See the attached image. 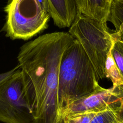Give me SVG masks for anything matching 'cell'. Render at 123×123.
I'll return each instance as SVG.
<instances>
[{"mask_svg":"<svg viewBox=\"0 0 123 123\" xmlns=\"http://www.w3.org/2000/svg\"><path fill=\"white\" fill-rule=\"evenodd\" d=\"M113 0H75L77 12L98 21L107 23Z\"/></svg>","mask_w":123,"mask_h":123,"instance_id":"cell-8","label":"cell"},{"mask_svg":"<svg viewBox=\"0 0 123 123\" xmlns=\"http://www.w3.org/2000/svg\"><path fill=\"white\" fill-rule=\"evenodd\" d=\"M42 8L47 12L49 13V6L48 0H37Z\"/></svg>","mask_w":123,"mask_h":123,"instance_id":"cell-16","label":"cell"},{"mask_svg":"<svg viewBox=\"0 0 123 123\" xmlns=\"http://www.w3.org/2000/svg\"><path fill=\"white\" fill-rule=\"evenodd\" d=\"M114 26L115 30L111 33L114 41L123 42V0H113L110 9L107 22Z\"/></svg>","mask_w":123,"mask_h":123,"instance_id":"cell-9","label":"cell"},{"mask_svg":"<svg viewBox=\"0 0 123 123\" xmlns=\"http://www.w3.org/2000/svg\"><path fill=\"white\" fill-rule=\"evenodd\" d=\"M66 32L45 34L24 44L17 59L33 123H62L58 77L62 55L74 41Z\"/></svg>","mask_w":123,"mask_h":123,"instance_id":"cell-1","label":"cell"},{"mask_svg":"<svg viewBox=\"0 0 123 123\" xmlns=\"http://www.w3.org/2000/svg\"><path fill=\"white\" fill-rule=\"evenodd\" d=\"M123 98V86L109 88L100 86L93 92L72 101L62 110L59 118L81 113H98L112 107H117Z\"/></svg>","mask_w":123,"mask_h":123,"instance_id":"cell-6","label":"cell"},{"mask_svg":"<svg viewBox=\"0 0 123 123\" xmlns=\"http://www.w3.org/2000/svg\"><path fill=\"white\" fill-rule=\"evenodd\" d=\"M100 86L91 61L80 43L74 39L64 51L60 66L59 115L68 103Z\"/></svg>","mask_w":123,"mask_h":123,"instance_id":"cell-2","label":"cell"},{"mask_svg":"<svg viewBox=\"0 0 123 123\" xmlns=\"http://www.w3.org/2000/svg\"><path fill=\"white\" fill-rule=\"evenodd\" d=\"M19 69V67L17 65L12 69L5 73L0 74V86L9 80Z\"/></svg>","mask_w":123,"mask_h":123,"instance_id":"cell-14","label":"cell"},{"mask_svg":"<svg viewBox=\"0 0 123 123\" xmlns=\"http://www.w3.org/2000/svg\"><path fill=\"white\" fill-rule=\"evenodd\" d=\"M49 14L59 28L70 27L77 13L75 0H48Z\"/></svg>","mask_w":123,"mask_h":123,"instance_id":"cell-7","label":"cell"},{"mask_svg":"<svg viewBox=\"0 0 123 123\" xmlns=\"http://www.w3.org/2000/svg\"><path fill=\"white\" fill-rule=\"evenodd\" d=\"M0 121L4 123L34 122V117L24 93L20 68L0 86Z\"/></svg>","mask_w":123,"mask_h":123,"instance_id":"cell-5","label":"cell"},{"mask_svg":"<svg viewBox=\"0 0 123 123\" xmlns=\"http://www.w3.org/2000/svg\"><path fill=\"white\" fill-rule=\"evenodd\" d=\"M4 11L2 30L12 40H27L37 36L48 28L50 18L37 0H9Z\"/></svg>","mask_w":123,"mask_h":123,"instance_id":"cell-4","label":"cell"},{"mask_svg":"<svg viewBox=\"0 0 123 123\" xmlns=\"http://www.w3.org/2000/svg\"><path fill=\"white\" fill-rule=\"evenodd\" d=\"M111 52L117 67L123 76V42L118 40L114 41Z\"/></svg>","mask_w":123,"mask_h":123,"instance_id":"cell-12","label":"cell"},{"mask_svg":"<svg viewBox=\"0 0 123 123\" xmlns=\"http://www.w3.org/2000/svg\"><path fill=\"white\" fill-rule=\"evenodd\" d=\"M68 33L82 46L93 66L98 81L105 78V62L114 41L107 23L77 12Z\"/></svg>","mask_w":123,"mask_h":123,"instance_id":"cell-3","label":"cell"},{"mask_svg":"<svg viewBox=\"0 0 123 123\" xmlns=\"http://www.w3.org/2000/svg\"><path fill=\"white\" fill-rule=\"evenodd\" d=\"M115 110L119 121L121 123H123V98Z\"/></svg>","mask_w":123,"mask_h":123,"instance_id":"cell-15","label":"cell"},{"mask_svg":"<svg viewBox=\"0 0 123 123\" xmlns=\"http://www.w3.org/2000/svg\"><path fill=\"white\" fill-rule=\"evenodd\" d=\"M97 113H81L64 117L62 123H89Z\"/></svg>","mask_w":123,"mask_h":123,"instance_id":"cell-13","label":"cell"},{"mask_svg":"<svg viewBox=\"0 0 123 123\" xmlns=\"http://www.w3.org/2000/svg\"><path fill=\"white\" fill-rule=\"evenodd\" d=\"M104 72L105 77L111 80L112 86H123V76L111 54V50L107 54L105 64Z\"/></svg>","mask_w":123,"mask_h":123,"instance_id":"cell-10","label":"cell"},{"mask_svg":"<svg viewBox=\"0 0 123 123\" xmlns=\"http://www.w3.org/2000/svg\"><path fill=\"white\" fill-rule=\"evenodd\" d=\"M117 107H112L97 113L89 123H121L118 120L115 110Z\"/></svg>","mask_w":123,"mask_h":123,"instance_id":"cell-11","label":"cell"}]
</instances>
